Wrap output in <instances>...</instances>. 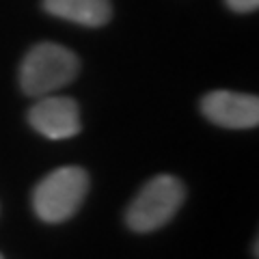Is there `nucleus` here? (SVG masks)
<instances>
[{
	"label": "nucleus",
	"mask_w": 259,
	"mask_h": 259,
	"mask_svg": "<svg viewBox=\"0 0 259 259\" xmlns=\"http://www.w3.org/2000/svg\"><path fill=\"white\" fill-rule=\"evenodd\" d=\"M78 56L59 44H37L24 56L20 67L22 91L30 97H44L78 76Z\"/></svg>",
	"instance_id": "nucleus-1"
},
{
	"label": "nucleus",
	"mask_w": 259,
	"mask_h": 259,
	"mask_svg": "<svg viewBox=\"0 0 259 259\" xmlns=\"http://www.w3.org/2000/svg\"><path fill=\"white\" fill-rule=\"evenodd\" d=\"M186 199L184 184L175 175H156L141 188L125 209V223L136 233H149L164 227Z\"/></svg>",
	"instance_id": "nucleus-2"
},
{
	"label": "nucleus",
	"mask_w": 259,
	"mask_h": 259,
	"mask_svg": "<svg viewBox=\"0 0 259 259\" xmlns=\"http://www.w3.org/2000/svg\"><path fill=\"white\" fill-rule=\"evenodd\" d=\"M89 192V175L80 166H61L48 173L32 192V207L46 223L71 218Z\"/></svg>",
	"instance_id": "nucleus-3"
},
{
	"label": "nucleus",
	"mask_w": 259,
	"mask_h": 259,
	"mask_svg": "<svg viewBox=\"0 0 259 259\" xmlns=\"http://www.w3.org/2000/svg\"><path fill=\"white\" fill-rule=\"evenodd\" d=\"M201 112L221 127L250 130L259 123V100L257 95L218 89L201 100Z\"/></svg>",
	"instance_id": "nucleus-4"
},
{
	"label": "nucleus",
	"mask_w": 259,
	"mask_h": 259,
	"mask_svg": "<svg viewBox=\"0 0 259 259\" xmlns=\"http://www.w3.org/2000/svg\"><path fill=\"white\" fill-rule=\"evenodd\" d=\"M28 123L46 139L65 141L80 132V108L71 97L44 95L30 108Z\"/></svg>",
	"instance_id": "nucleus-5"
},
{
	"label": "nucleus",
	"mask_w": 259,
	"mask_h": 259,
	"mask_svg": "<svg viewBox=\"0 0 259 259\" xmlns=\"http://www.w3.org/2000/svg\"><path fill=\"white\" fill-rule=\"evenodd\" d=\"M44 9L54 18L80 24V26H104L110 15V0H44Z\"/></svg>",
	"instance_id": "nucleus-6"
},
{
	"label": "nucleus",
	"mask_w": 259,
	"mask_h": 259,
	"mask_svg": "<svg viewBox=\"0 0 259 259\" xmlns=\"http://www.w3.org/2000/svg\"><path fill=\"white\" fill-rule=\"evenodd\" d=\"M227 7L238 13H250L259 7V0H227Z\"/></svg>",
	"instance_id": "nucleus-7"
},
{
	"label": "nucleus",
	"mask_w": 259,
	"mask_h": 259,
	"mask_svg": "<svg viewBox=\"0 0 259 259\" xmlns=\"http://www.w3.org/2000/svg\"><path fill=\"white\" fill-rule=\"evenodd\" d=\"M0 259H3V255H0Z\"/></svg>",
	"instance_id": "nucleus-8"
}]
</instances>
